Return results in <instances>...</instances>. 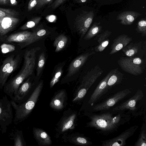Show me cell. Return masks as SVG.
Masks as SVG:
<instances>
[{
    "label": "cell",
    "instance_id": "obj_8",
    "mask_svg": "<svg viewBox=\"0 0 146 146\" xmlns=\"http://www.w3.org/2000/svg\"><path fill=\"white\" fill-rule=\"evenodd\" d=\"M131 92L128 89L119 92L104 102L95 106L93 109L96 111L108 110Z\"/></svg>",
    "mask_w": 146,
    "mask_h": 146
},
{
    "label": "cell",
    "instance_id": "obj_19",
    "mask_svg": "<svg viewBox=\"0 0 146 146\" xmlns=\"http://www.w3.org/2000/svg\"><path fill=\"white\" fill-rule=\"evenodd\" d=\"M76 117V114H72L64 119L60 125V131L64 132L74 127V122Z\"/></svg>",
    "mask_w": 146,
    "mask_h": 146
},
{
    "label": "cell",
    "instance_id": "obj_42",
    "mask_svg": "<svg viewBox=\"0 0 146 146\" xmlns=\"http://www.w3.org/2000/svg\"><path fill=\"white\" fill-rule=\"evenodd\" d=\"M0 39H1V37H0Z\"/></svg>",
    "mask_w": 146,
    "mask_h": 146
},
{
    "label": "cell",
    "instance_id": "obj_16",
    "mask_svg": "<svg viewBox=\"0 0 146 146\" xmlns=\"http://www.w3.org/2000/svg\"><path fill=\"white\" fill-rule=\"evenodd\" d=\"M33 132L35 138L40 144L43 145H49L52 144L50 137L43 130L34 127Z\"/></svg>",
    "mask_w": 146,
    "mask_h": 146
},
{
    "label": "cell",
    "instance_id": "obj_9",
    "mask_svg": "<svg viewBox=\"0 0 146 146\" xmlns=\"http://www.w3.org/2000/svg\"><path fill=\"white\" fill-rule=\"evenodd\" d=\"M19 20V19L16 17H0V41L7 36L9 33L14 30Z\"/></svg>",
    "mask_w": 146,
    "mask_h": 146
},
{
    "label": "cell",
    "instance_id": "obj_15",
    "mask_svg": "<svg viewBox=\"0 0 146 146\" xmlns=\"http://www.w3.org/2000/svg\"><path fill=\"white\" fill-rule=\"evenodd\" d=\"M88 56L87 54H83L73 61L69 67L66 76L70 77L75 74L85 62Z\"/></svg>",
    "mask_w": 146,
    "mask_h": 146
},
{
    "label": "cell",
    "instance_id": "obj_2",
    "mask_svg": "<svg viewBox=\"0 0 146 146\" xmlns=\"http://www.w3.org/2000/svg\"><path fill=\"white\" fill-rule=\"evenodd\" d=\"M39 49L36 48L26 50L24 52L23 65L21 70L11 77L3 87V91L12 99L17 93L21 84L32 74L35 65L36 53Z\"/></svg>",
    "mask_w": 146,
    "mask_h": 146
},
{
    "label": "cell",
    "instance_id": "obj_28",
    "mask_svg": "<svg viewBox=\"0 0 146 146\" xmlns=\"http://www.w3.org/2000/svg\"><path fill=\"white\" fill-rule=\"evenodd\" d=\"M16 46L12 44L4 43L2 44L0 48L1 52L3 54H6L15 51Z\"/></svg>",
    "mask_w": 146,
    "mask_h": 146
},
{
    "label": "cell",
    "instance_id": "obj_40",
    "mask_svg": "<svg viewBox=\"0 0 146 146\" xmlns=\"http://www.w3.org/2000/svg\"><path fill=\"white\" fill-rule=\"evenodd\" d=\"M17 2L16 0H10L9 5L11 6L16 5H17Z\"/></svg>",
    "mask_w": 146,
    "mask_h": 146
},
{
    "label": "cell",
    "instance_id": "obj_36",
    "mask_svg": "<svg viewBox=\"0 0 146 146\" xmlns=\"http://www.w3.org/2000/svg\"><path fill=\"white\" fill-rule=\"evenodd\" d=\"M66 0H56L52 4L51 7L52 9H55L63 3Z\"/></svg>",
    "mask_w": 146,
    "mask_h": 146
},
{
    "label": "cell",
    "instance_id": "obj_41",
    "mask_svg": "<svg viewBox=\"0 0 146 146\" xmlns=\"http://www.w3.org/2000/svg\"><path fill=\"white\" fill-rule=\"evenodd\" d=\"M87 0H77V2L79 3H84L86 2Z\"/></svg>",
    "mask_w": 146,
    "mask_h": 146
},
{
    "label": "cell",
    "instance_id": "obj_13",
    "mask_svg": "<svg viewBox=\"0 0 146 146\" xmlns=\"http://www.w3.org/2000/svg\"><path fill=\"white\" fill-rule=\"evenodd\" d=\"M140 15V13L136 11H126L119 14L117 18L121 24L128 25L133 23L135 20Z\"/></svg>",
    "mask_w": 146,
    "mask_h": 146
},
{
    "label": "cell",
    "instance_id": "obj_17",
    "mask_svg": "<svg viewBox=\"0 0 146 146\" xmlns=\"http://www.w3.org/2000/svg\"><path fill=\"white\" fill-rule=\"evenodd\" d=\"M66 98V94L63 90L59 92L52 100L50 105L55 110H60L64 107V103Z\"/></svg>",
    "mask_w": 146,
    "mask_h": 146
},
{
    "label": "cell",
    "instance_id": "obj_23",
    "mask_svg": "<svg viewBox=\"0 0 146 146\" xmlns=\"http://www.w3.org/2000/svg\"><path fill=\"white\" fill-rule=\"evenodd\" d=\"M100 24V23H95L89 30L85 38L89 39L97 34L101 29V27Z\"/></svg>",
    "mask_w": 146,
    "mask_h": 146
},
{
    "label": "cell",
    "instance_id": "obj_22",
    "mask_svg": "<svg viewBox=\"0 0 146 146\" xmlns=\"http://www.w3.org/2000/svg\"><path fill=\"white\" fill-rule=\"evenodd\" d=\"M19 15V13L15 9L0 7V17H16Z\"/></svg>",
    "mask_w": 146,
    "mask_h": 146
},
{
    "label": "cell",
    "instance_id": "obj_30",
    "mask_svg": "<svg viewBox=\"0 0 146 146\" xmlns=\"http://www.w3.org/2000/svg\"><path fill=\"white\" fill-rule=\"evenodd\" d=\"M88 89L84 88H80L73 101H76L82 99L85 95Z\"/></svg>",
    "mask_w": 146,
    "mask_h": 146
},
{
    "label": "cell",
    "instance_id": "obj_29",
    "mask_svg": "<svg viewBox=\"0 0 146 146\" xmlns=\"http://www.w3.org/2000/svg\"><path fill=\"white\" fill-rule=\"evenodd\" d=\"M62 72V68H60L58 70L50 83V86L52 88L59 81Z\"/></svg>",
    "mask_w": 146,
    "mask_h": 146
},
{
    "label": "cell",
    "instance_id": "obj_25",
    "mask_svg": "<svg viewBox=\"0 0 146 146\" xmlns=\"http://www.w3.org/2000/svg\"><path fill=\"white\" fill-rule=\"evenodd\" d=\"M41 19L40 17L33 18L21 26L20 29L24 30L33 27L38 24Z\"/></svg>",
    "mask_w": 146,
    "mask_h": 146
},
{
    "label": "cell",
    "instance_id": "obj_5",
    "mask_svg": "<svg viewBox=\"0 0 146 146\" xmlns=\"http://www.w3.org/2000/svg\"><path fill=\"white\" fill-rule=\"evenodd\" d=\"M12 106L6 95L0 98V126L2 134L6 132L13 119Z\"/></svg>",
    "mask_w": 146,
    "mask_h": 146
},
{
    "label": "cell",
    "instance_id": "obj_18",
    "mask_svg": "<svg viewBox=\"0 0 146 146\" xmlns=\"http://www.w3.org/2000/svg\"><path fill=\"white\" fill-rule=\"evenodd\" d=\"M9 139L13 141L14 146L26 145L22 130L16 129H12L11 132L9 133Z\"/></svg>",
    "mask_w": 146,
    "mask_h": 146
},
{
    "label": "cell",
    "instance_id": "obj_12",
    "mask_svg": "<svg viewBox=\"0 0 146 146\" xmlns=\"http://www.w3.org/2000/svg\"><path fill=\"white\" fill-rule=\"evenodd\" d=\"M141 63V60L137 58L123 60L121 62V65L126 71L133 74H137L141 72L139 66Z\"/></svg>",
    "mask_w": 146,
    "mask_h": 146
},
{
    "label": "cell",
    "instance_id": "obj_10",
    "mask_svg": "<svg viewBox=\"0 0 146 146\" xmlns=\"http://www.w3.org/2000/svg\"><path fill=\"white\" fill-rule=\"evenodd\" d=\"M144 96L142 91L139 89L132 97L127 101L114 108L113 111H118L125 110L134 111L136 109L137 103Z\"/></svg>",
    "mask_w": 146,
    "mask_h": 146
},
{
    "label": "cell",
    "instance_id": "obj_33",
    "mask_svg": "<svg viewBox=\"0 0 146 146\" xmlns=\"http://www.w3.org/2000/svg\"><path fill=\"white\" fill-rule=\"evenodd\" d=\"M52 0H38L36 7L37 8H40L46 4L51 2Z\"/></svg>",
    "mask_w": 146,
    "mask_h": 146
},
{
    "label": "cell",
    "instance_id": "obj_24",
    "mask_svg": "<svg viewBox=\"0 0 146 146\" xmlns=\"http://www.w3.org/2000/svg\"><path fill=\"white\" fill-rule=\"evenodd\" d=\"M72 141L76 144L81 145L90 146L92 145V141L88 138L84 136H79L72 139Z\"/></svg>",
    "mask_w": 146,
    "mask_h": 146
},
{
    "label": "cell",
    "instance_id": "obj_3",
    "mask_svg": "<svg viewBox=\"0 0 146 146\" xmlns=\"http://www.w3.org/2000/svg\"><path fill=\"white\" fill-rule=\"evenodd\" d=\"M43 86V82L38 84L29 97L24 102L17 104L12 100L10 101L15 110L14 123L18 125L25 120L29 115L37 101Z\"/></svg>",
    "mask_w": 146,
    "mask_h": 146
},
{
    "label": "cell",
    "instance_id": "obj_37",
    "mask_svg": "<svg viewBox=\"0 0 146 146\" xmlns=\"http://www.w3.org/2000/svg\"><path fill=\"white\" fill-rule=\"evenodd\" d=\"M135 52V50L134 49H130L126 52L125 54L126 55L128 56H131L134 54Z\"/></svg>",
    "mask_w": 146,
    "mask_h": 146
},
{
    "label": "cell",
    "instance_id": "obj_43",
    "mask_svg": "<svg viewBox=\"0 0 146 146\" xmlns=\"http://www.w3.org/2000/svg\"></svg>",
    "mask_w": 146,
    "mask_h": 146
},
{
    "label": "cell",
    "instance_id": "obj_26",
    "mask_svg": "<svg viewBox=\"0 0 146 146\" xmlns=\"http://www.w3.org/2000/svg\"><path fill=\"white\" fill-rule=\"evenodd\" d=\"M146 130L142 129L137 140L134 145L135 146H146Z\"/></svg>",
    "mask_w": 146,
    "mask_h": 146
},
{
    "label": "cell",
    "instance_id": "obj_21",
    "mask_svg": "<svg viewBox=\"0 0 146 146\" xmlns=\"http://www.w3.org/2000/svg\"><path fill=\"white\" fill-rule=\"evenodd\" d=\"M68 41V38L64 35H61L55 40L53 46L55 47V52H57L62 50L65 46Z\"/></svg>",
    "mask_w": 146,
    "mask_h": 146
},
{
    "label": "cell",
    "instance_id": "obj_4",
    "mask_svg": "<svg viewBox=\"0 0 146 146\" xmlns=\"http://www.w3.org/2000/svg\"><path fill=\"white\" fill-rule=\"evenodd\" d=\"M24 53L15 51L6 57L0 66V90L2 89L8 78L19 67Z\"/></svg>",
    "mask_w": 146,
    "mask_h": 146
},
{
    "label": "cell",
    "instance_id": "obj_34",
    "mask_svg": "<svg viewBox=\"0 0 146 146\" xmlns=\"http://www.w3.org/2000/svg\"><path fill=\"white\" fill-rule=\"evenodd\" d=\"M38 0H30L28 6V11L31 10L36 5Z\"/></svg>",
    "mask_w": 146,
    "mask_h": 146
},
{
    "label": "cell",
    "instance_id": "obj_35",
    "mask_svg": "<svg viewBox=\"0 0 146 146\" xmlns=\"http://www.w3.org/2000/svg\"><path fill=\"white\" fill-rule=\"evenodd\" d=\"M109 43V40H106L103 41L99 46L98 49L100 51H102L106 47Z\"/></svg>",
    "mask_w": 146,
    "mask_h": 146
},
{
    "label": "cell",
    "instance_id": "obj_14",
    "mask_svg": "<svg viewBox=\"0 0 146 146\" xmlns=\"http://www.w3.org/2000/svg\"><path fill=\"white\" fill-rule=\"evenodd\" d=\"M109 76H108L102 80L98 85L95 90L91 95L88 102L91 105L93 104L101 96L104 94L107 82Z\"/></svg>",
    "mask_w": 146,
    "mask_h": 146
},
{
    "label": "cell",
    "instance_id": "obj_1",
    "mask_svg": "<svg viewBox=\"0 0 146 146\" xmlns=\"http://www.w3.org/2000/svg\"><path fill=\"white\" fill-rule=\"evenodd\" d=\"M130 115L121 112H109L100 114H92L87 126L94 128L101 134L108 135L116 131L119 127L128 122Z\"/></svg>",
    "mask_w": 146,
    "mask_h": 146
},
{
    "label": "cell",
    "instance_id": "obj_11",
    "mask_svg": "<svg viewBox=\"0 0 146 146\" xmlns=\"http://www.w3.org/2000/svg\"><path fill=\"white\" fill-rule=\"evenodd\" d=\"M32 86V82L31 78L29 77L21 84L17 93L13 96L11 100L18 104L24 102Z\"/></svg>",
    "mask_w": 146,
    "mask_h": 146
},
{
    "label": "cell",
    "instance_id": "obj_6",
    "mask_svg": "<svg viewBox=\"0 0 146 146\" xmlns=\"http://www.w3.org/2000/svg\"><path fill=\"white\" fill-rule=\"evenodd\" d=\"M138 127L137 125L131 126L121 133L119 135L112 139L102 141V146H124L126 141L133 135Z\"/></svg>",
    "mask_w": 146,
    "mask_h": 146
},
{
    "label": "cell",
    "instance_id": "obj_32",
    "mask_svg": "<svg viewBox=\"0 0 146 146\" xmlns=\"http://www.w3.org/2000/svg\"><path fill=\"white\" fill-rule=\"evenodd\" d=\"M46 33V31L44 29H42L35 32V34L34 38L35 42L39 40L41 38H42Z\"/></svg>",
    "mask_w": 146,
    "mask_h": 146
},
{
    "label": "cell",
    "instance_id": "obj_31",
    "mask_svg": "<svg viewBox=\"0 0 146 146\" xmlns=\"http://www.w3.org/2000/svg\"><path fill=\"white\" fill-rule=\"evenodd\" d=\"M137 29L139 32L145 34L146 32V21L145 20H141L138 22Z\"/></svg>",
    "mask_w": 146,
    "mask_h": 146
},
{
    "label": "cell",
    "instance_id": "obj_39",
    "mask_svg": "<svg viewBox=\"0 0 146 146\" xmlns=\"http://www.w3.org/2000/svg\"><path fill=\"white\" fill-rule=\"evenodd\" d=\"M10 0H0V5L9 4Z\"/></svg>",
    "mask_w": 146,
    "mask_h": 146
},
{
    "label": "cell",
    "instance_id": "obj_7",
    "mask_svg": "<svg viewBox=\"0 0 146 146\" xmlns=\"http://www.w3.org/2000/svg\"><path fill=\"white\" fill-rule=\"evenodd\" d=\"M94 14L93 11H84L76 18L75 24L77 30L82 36L86 33L93 21Z\"/></svg>",
    "mask_w": 146,
    "mask_h": 146
},
{
    "label": "cell",
    "instance_id": "obj_38",
    "mask_svg": "<svg viewBox=\"0 0 146 146\" xmlns=\"http://www.w3.org/2000/svg\"><path fill=\"white\" fill-rule=\"evenodd\" d=\"M46 19L49 22H52L56 20V17L54 15H50L46 17Z\"/></svg>",
    "mask_w": 146,
    "mask_h": 146
},
{
    "label": "cell",
    "instance_id": "obj_27",
    "mask_svg": "<svg viewBox=\"0 0 146 146\" xmlns=\"http://www.w3.org/2000/svg\"><path fill=\"white\" fill-rule=\"evenodd\" d=\"M45 60V54L42 52L40 55L37 68L36 76H38L40 74L44 65Z\"/></svg>",
    "mask_w": 146,
    "mask_h": 146
},
{
    "label": "cell",
    "instance_id": "obj_20",
    "mask_svg": "<svg viewBox=\"0 0 146 146\" xmlns=\"http://www.w3.org/2000/svg\"><path fill=\"white\" fill-rule=\"evenodd\" d=\"M120 36L117 39L113 45L111 53L112 54L121 49L130 41V38L125 37V36Z\"/></svg>",
    "mask_w": 146,
    "mask_h": 146
}]
</instances>
